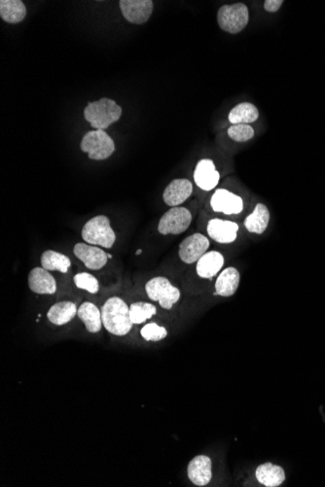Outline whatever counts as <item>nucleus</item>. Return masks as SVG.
I'll return each instance as SVG.
<instances>
[{
    "instance_id": "nucleus-1",
    "label": "nucleus",
    "mask_w": 325,
    "mask_h": 487,
    "mask_svg": "<svg viewBox=\"0 0 325 487\" xmlns=\"http://www.w3.org/2000/svg\"><path fill=\"white\" fill-rule=\"evenodd\" d=\"M101 319L106 331L116 337L127 336L132 329L130 306L119 297H111L101 306Z\"/></svg>"
},
{
    "instance_id": "nucleus-2",
    "label": "nucleus",
    "mask_w": 325,
    "mask_h": 487,
    "mask_svg": "<svg viewBox=\"0 0 325 487\" xmlns=\"http://www.w3.org/2000/svg\"><path fill=\"white\" fill-rule=\"evenodd\" d=\"M122 115V108L113 99H104L90 102L84 109V118L92 128L106 130L113 123L118 122Z\"/></svg>"
},
{
    "instance_id": "nucleus-3",
    "label": "nucleus",
    "mask_w": 325,
    "mask_h": 487,
    "mask_svg": "<svg viewBox=\"0 0 325 487\" xmlns=\"http://www.w3.org/2000/svg\"><path fill=\"white\" fill-rule=\"evenodd\" d=\"M82 239L92 246L111 248L115 244L116 235L106 215H98L88 221L82 229Z\"/></svg>"
},
{
    "instance_id": "nucleus-4",
    "label": "nucleus",
    "mask_w": 325,
    "mask_h": 487,
    "mask_svg": "<svg viewBox=\"0 0 325 487\" xmlns=\"http://www.w3.org/2000/svg\"><path fill=\"white\" fill-rule=\"evenodd\" d=\"M80 148L91 160L104 161L112 155L115 143L104 130H96L88 132L83 137Z\"/></svg>"
},
{
    "instance_id": "nucleus-5",
    "label": "nucleus",
    "mask_w": 325,
    "mask_h": 487,
    "mask_svg": "<svg viewBox=\"0 0 325 487\" xmlns=\"http://www.w3.org/2000/svg\"><path fill=\"white\" fill-rule=\"evenodd\" d=\"M250 21V12L244 3L223 6L217 12V23L225 32L237 34L243 32Z\"/></svg>"
},
{
    "instance_id": "nucleus-6",
    "label": "nucleus",
    "mask_w": 325,
    "mask_h": 487,
    "mask_svg": "<svg viewBox=\"0 0 325 487\" xmlns=\"http://www.w3.org/2000/svg\"><path fill=\"white\" fill-rule=\"evenodd\" d=\"M146 291L149 300L157 301L164 310H172L180 299L179 289L167 277H153L146 284Z\"/></svg>"
},
{
    "instance_id": "nucleus-7",
    "label": "nucleus",
    "mask_w": 325,
    "mask_h": 487,
    "mask_svg": "<svg viewBox=\"0 0 325 487\" xmlns=\"http://www.w3.org/2000/svg\"><path fill=\"white\" fill-rule=\"evenodd\" d=\"M192 222L191 212L186 208L175 206L168 210L161 217L158 224V232L163 236L182 234L186 232Z\"/></svg>"
},
{
    "instance_id": "nucleus-8",
    "label": "nucleus",
    "mask_w": 325,
    "mask_h": 487,
    "mask_svg": "<svg viewBox=\"0 0 325 487\" xmlns=\"http://www.w3.org/2000/svg\"><path fill=\"white\" fill-rule=\"evenodd\" d=\"M210 246V241L204 235L199 232L191 235L180 242L179 248L180 260L188 265L197 263L208 251Z\"/></svg>"
},
{
    "instance_id": "nucleus-9",
    "label": "nucleus",
    "mask_w": 325,
    "mask_h": 487,
    "mask_svg": "<svg viewBox=\"0 0 325 487\" xmlns=\"http://www.w3.org/2000/svg\"><path fill=\"white\" fill-rule=\"evenodd\" d=\"M119 6L128 22L142 25L150 18L154 4L151 0H121Z\"/></svg>"
},
{
    "instance_id": "nucleus-10",
    "label": "nucleus",
    "mask_w": 325,
    "mask_h": 487,
    "mask_svg": "<svg viewBox=\"0 0 325 487\" xmlns=\"http://www.w3.org/2000/svg\"><path fill=\"white\" fill-rule=\"evenodd\" d=\"M210 206L215 212L237 215L244 210V201L238 195L226 189H217L210 199Z\"/></svg>"
},
{
    "instance_id": "nucleus-11",
    "label": "nucleus",
    "mask_w": 325,
    "mask_h": 487,
    "mask_svg": "<svg viewBox=\"0 0 325 487\" xmlns=\"http://www.w3.org/2000/svg\"><path fill=\"white\" fill-rule=\"evenodd\" d=\"M239 225L233 221L215 218L208 221L206 232L208 237L220 244H233L238 237Z\"/></svg>"
},
{
    "instance_id": "nucleus-12",
    "label": "nucleus",
    "mask_w": 325,
    "mask_h": 487,
    "mask_svg": "<svg viewBox=\"0 0 325 487\" xmlns=\"http://www.w3.org/2000/svg\"><path fill=\"white\" fill-rule=\"evenodd\" d=\"M75 257L79 259L85 267L99 270L108 264V255L99 247L90 244H77L73 248Z\"/></svg>"
},
{
    "instance_id": "nucleus-13",
    "label": "nucleus",
    "mask_w": 325,
    "mask_h": 487,
    "mask_svg": "<svg viewBox=\"0 0 325 487\" xmlns=\"http://www.w3.org/2000/svg\"><path fill=\"white\" fill-rule=\"evenodd\" d=\"M193 177L197 186L206 192L215 189L220 180L219 172L210 159H203L198 161Z\"/></svg>"
},
{
    "instance_id": "nucleus-14",
    "label": "nucleus",
    "mask_w": 325,
    "mask_h": 487,
    "mask_svg": "<svg viewBox=\"0 0 325 487\" xmlns=\"http://www.w3.org/2000/svg\"><path fill=\"white\" fill-rule=\"evenodd\" d=\"M187 475L192 484L197 486H206L213 477V462L206 455H198L190 461Z\"/></svg>"
},
{
    "instance_id": "nucleus-15",
    "label": "nucleus",
    "mask_w": 325,
    "mask_h": 487,
    "mask_svg": "<svg viewBox=\"0 0 325 487\" xmlns=\"http://www.w3.org/2000/svg\"><path fill=\"white\" fill-rule=\"evenodd\" d=\"M193 193V184L188 179L179 178L173 180L166 187L163 193V199L167 206L175 208L185 203Z\"/></svg>"
},
{
    "instance_id": "nucleus-16",
    "label": "nucleus",
    "mask_w": 325,
    "mask_h": 487,
    "mask_svg": "<svg viewBox=\"0 0 325 487\" xmlns=\"http://www.w3.org/2000/svg\"><path fill=\"white\" fill-rule=\"evenodd\" d=\"M28 282L30 291L38 295H53L58 288L53 275L42 267L35 268L30 270Z\"/></svg>"
},
{
    "instance_id": "nucleus-17",
    "label": "nucleus",
    "mask_w": 325,
    "mask_h": 487,
    "mask_svg": "<svg viewBox=\"0 0 325 487\" xmlns=\"http://www.w3.org/2000/svg\"><path fill=\"white\" fill-rule=\"evenodd\" d=\"M224 263V256L220 252L208 251L197 262L196 272L201 279H213L222 270Z\"/></svg>"
},
{
    "instance_id": "nucleus-18",
    "label": "nucleus",
    "mask_w": 325,
    "mask_h": 487,
    "mask_svg": "<svg viewBox=\"0 0 325 487\" xmlns=\"http://www.w3.org/2000/svg\"><path fill=\"white\" fill-rule=\"evenodd\" d=\"M241 281V275L236 268L229 267L223 270L215 282V293L220 297H232L236 293Z\"/></svg>"
},
{
    "instance_id": "nucleus-19",
    "label": "nucleus",
    "mask_w": 325,
    "mask_h": 487,
    "mask_svg": "<svg viewBox=\"0 0 325 487\" xmlns=\"http://www.w3.org/2000/svg\"><path fill=\"white\" fill-rule=\"evenodd\" d=\"M78 308L73 301H61L54 304L47 312V318L56 326H63L77 315Z\"/></svg>"
},
{
    "instance_id": "nucleus-20",
    "label": "nucleus",
    "mask_w": 325,
    "mask_h": 487,
    "mask_svg": "<svg viewBox=\"0 0 325 487\" xmlns=\"http://www.w3.org/2000/svg\"><path fill=\"white\" fill-rule=\"evenodd\" d=\"M77 316L81 320L88 332L97 334L104 327L101 319V310L91 301H84L78 308Z\"/></svg>"
},
{
    "instance_id": "nucleus-21",
    "label": "nucleus",
    "mask_w": 325,
    "mask_h": 487,
    "mask_svg": "<svg viewBox=\"0 0 325 487\" xmlns=\"http://www.w3.org/2000/svg\"><path fill=\"white\" fill-rule=\"evenodd\" d=\"M270 222V211L263 203H257L253 212L244 220L246 230L250 234L262 235Z\"/></svg>"
},
{
    "instance_id": "nucleus-22",
    "label": "nucleus",
    "mask_w": 325,
    "mask_h": 487,
    "mask_svg": "<svg viewBox=\"0 0 325 487\" xmlns=\"http://www.w3.org/2000/svg\"><path fill=\"white\" fill-rule=\"evenodd\" d=\"M255 477L263 486L277 487L281 486L286 479V473L279 466L268 462L260 465L256 469Z\"/></svg>"
},
{
    "instance_id": "nucleus-23",
    "label": "nucleus",
    "mask_w": 325,
    "mask_h": 487,
    "mask_svg": "<svg viewBox=\"0 0 325 487\" xmlns=\"http://www.w3.org/2000/svg\"><path fill=\"white\" fill-rule=\"evenodd\" d=\"M27 16V8L21 0H1L0 17L4 22L18 23L23 22Z\"/></svg>"
},
{
    "instance_id": "nucleus-24",
    "label": "nucleus",
    "mask_w": 325,
    "mask_h": 487,
    "mask_svg": "<svg viewBox=\"0 0 325 487\" xmlns=\"http://www.w3.org/2000/svg\"><path fill=\"white\" fill-rule=\"evenodd\" d=\"M258 117H259V111L255 104L250 103V102H242L235 106L228 116L229 122L232 125H238V123L250 125L251 123H255Z\"/></svg>"
},
{
    "instance_id": "nucleus-25",
    "label": "nucleus",
    "mask_w": 325,
    "mask_h": 487,
    "mask_svg": "<svg viewBox=\"0 0 325 487\" xmlns=\"http://www.w3.org/2000/svg\"><path fill=\"white\" fill-rule=\"evenodd\" d=\"M40 262H41V267L49 272L66 273L71 266L70 259L68 256L54 250L43 252Z\"/></svg>"
},
{
    "instance_id": "nucleus-26",
    "label": "nucleus",
    "mask_w": 325,
    "mask_h": 487,
    "mask_svg": "<svg viewBox=\"0 0 325 487\" xmlns=\"http://www.w3.org/2000/svg\"><path fill=\"white\" fill-rule=\"evenodd\" d=\"M157 312L153 304L146 301H136L130 306V317L132 324L139 325L150 319Z\"/></svg>"
},
{
    "instance_id": "nucleus-27",
    "label": "nucleus",
    "mask_w": 325,
    "mask_h": 487,
    "mask_svg": "<svg viewBox=\"0 0 325 487\" xmlns=\"http://www.w3.org/2000/svg\"><path fill=\"white\" fill-rule=\"evenodd\" d=\"M75 286L90 294H97L99 291V280L89 272H79L73 277Z\"/></svg>"
},
{
    "instance_id": "nucleus-28",
    "label": "nucleus",
    "mask_w": 325,
    "mask_h": 487,
    "mask_svg": "<svg viewBox=\"0 0 325 487\" xmlns=\"http://www.w3.org/2000/svg\"><path fill=\"white\" fill-rule=\"evenodd\" d=\"M228 137L236 142H246L255 137V130L248 123L232 125L228 129Z\"/></svg>"
},
{
    "instance_id": "nucleus-29",
    "label": "nucleus",
    "mask_w": 325,
    "mask_h": 487,
    "mask_svg": "<svg viewBox=\"0 0 325 487\" xmlns=\"http://www.w3.org/2000/svg\"><path fill=\"white\" fill-rule=\"evenodd\" d=\"M141 337L147 341H160L168 336L166 328L159 326L156 323H148L141 330Z\"/></svg>"
},
{
    "instance_id": "nucleus-30",
    "label": "nucleus",
    "mask_w": 325,
    "mask_h": 487,
    "mask_svg": "<svg viewBox=\"0 0 325 487\" xmlns=\"http://www.w3.org/2000/svg\"><path fill=\"white\" fill-rule=\"evenodd\" d=\"M284 1L282 0H266L264 1V9L269 13H275L279 11Z\"/></svg>"
}]
</instances>
